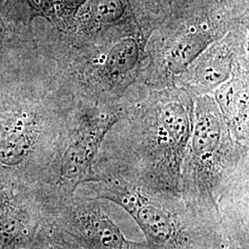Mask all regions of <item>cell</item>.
I'll use <instances>...</instances> for the list:
<instances>
[{"label": "cell", "instance_id": "cell-1", "mask_svg": "<svg viewBox=\"0 0 249 249\" xmlns=\"http://www.w3.org/2000/svg\"><path fill=\"white\" fill-rule=\"evenodd\" d=\"M124 105V115L107 132L94 160V181L118 179L186 210L182 170L194 124V96L177 86L148 88Z\"/></svg>", "mask_w": 249, "mask_h": 249}, {"label": "cell", "instance_id": "cell-2", "mask_svg": "<svg viewBox=\"0 0 249 249\" xmlns=\"http://www.w3.org/2000/svg\"><path fill=\"white\" fill-rule=\"evenodd\" d=\"M194 102L182 170L186 210L221 249H249V148L233 141L213 94Z\"/></svg>", "mask_w": 249, "mask_h": 249}, {"label": "cell", "instance_id": "cell-3", "mask_svg": "<svg viewBox=\"0 0 249 249\" xmlns=\"http://www.w3.org/2000/svg\"><path fill=\"white\" fill-rule=\"evenodd\" d=\"M89 183L96 198L116 203L133 218L148 249H220L187 210L174 209L118 179Z\"/></svg>", "mask_w": 249, "mask_h": 249}, {"label": "cell", "instance_id": "cell-4", "mask_svg": "<svg viewBox=\"0 0 249 249\" xmlns=\"http://www.w3.org/2000/svg\"><path fill=\"white\" fill-rule=\"evenodd\" d=\"M124 104H85L76 129L63 151L59 178L63 183L78 184L95 179L93 163L110 128L121 118Z\"/></svg>", "mask_w": 249, "mask_h": 249}, {"label": "cell", "instance_id": "cell-5", "mask_svg": "<svg viewBox=\"0 0 249 249\" xmlns=\"http://www.w3.org/2000/svg\"><path fill=\"white\" fill-rule=\"evenodd\" d=\"M66 223L69 234L83 248L101 249H148L146 242L127 239L99 204L95 196L71 206Z\"/></svg>", "mask_w": 249, "mask_h": 249}, {"label": "cell", "instance_id": "cell-6", "mask_svg": "<svg viewBox=\"0 0 249 249\" xmlns=\"http://www.w3.org/2000/svg\"><path fill=\"white\" fill-rule=\"evenodd\" d=\"M202 53L196 64H192L181 86L193 96L213 94L214 89L231 78L233 71L235 50L229 43L215 45Z\"/></svg>", "mask_w": 249, "mask_h": 249}, {"label": "cell", "instance_id": "cell-7", "mask_svg": "<svg viewBox=\"0 0 249 249\" xmlns=\"http://www.w3.org/2000/svg\"><path fill=\"white\" fill-rule=\"evenodd\" d=\"M231 138L249 148V91L248 77H232L213 92Z\"/></svg>", "mask_w": 249, "mask_h": 249}, {"label": "cell", "instance_id": "cell-8", "mask_svg": "<svg viewBox=\"0 0 249 249\" xmlns=\"http://www.w3.org/2000/svg\"><path fill=\"white\" fill-rule=\"evenodd\" d=\"M213 37L205 33H190L176 40L161 56L162 71L167 78L178 77L187 71L212 44Z\"/></svg>", "mask_w": 249, "mask_h": 249}, {"label": "cell", "instance_id": "cell-9", "mask_svg": "<svg viewBox=\"0 0 249 249\" xmlns=\"http://www.w3.org/2000/svg\"><path fill=\"white\" fill-rule=\"evenodd\" d=\"M30 150V141L22 134H11L0 142V162L5 165L18 164Z\"/></svg>", "mask_w": 249, "mask_h": 249}, {"label": "cell", "instance_id": "cell-10", "mask_svg": "<svg viewBox=\"0 0 249 249\" xmlns=\"http://www.w3.org/2000/svg\"><path fill=\"white\" fill-rule=\"evenodd\" d=\"M124 10L121 0H93L90 6L91 15L102 22L116 21L122 17Z\"/></svg>", "mask_w": 249, "mask_h": 249}, {"label": "cell", "instance_id": "cell-11", "mask_svg": "<svg viewBox=\"0 0 249 249\" xmlns=\"http://www.w3.org/2000/svg\"><path fill=\"white\" fill-rule=\"evenodd\" d=\"M29 5L36 12L41 14L52 13L54 0H28Z\"/></svg>", "mask_w": 249, "mask_h": 249}, {"label": "cell", "instance_id": "cell-12", "mask_svg": "<svg viewBox=\"0 0 249 249\" xmlns=\"http://www.w3.org/2000/svg\"><path fill=\"white\" fill-rule=\"evenodd\" d=\"M63 4L70 9H73V8H77L79 5L81 4V2L83 0H61Z\"/></svg>", "mask_w": 249, "mask_h": 249}, {"label": "cell", "instance_id": "cell-13", "mask_svg": "<svg viewBox=\"0 0 249 249\" xmlns=\"http://www.w3.org/2000/svg\"><path fill=\"white\" fill-rule=\"evenodd\" d=\"M1 202H2V197L0 196V205H1Z\"/></svg>", "mask_w": 249, "mask_h": 249}]
</instances>
